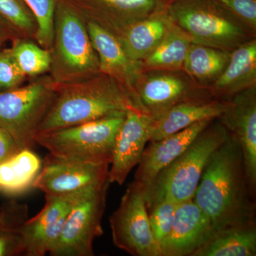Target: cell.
I'll return each instance as SVG.
<instances>
[{"label":"cell","mask_w":256,"mask_h":256,"mask_svg":"<svg viewBox=\"0 0 256 256\" xmlns=\"http://www.w3.org/2000/svg\"><path fill=\"white\" fill-rule=\"evenodd\" d=\"M84 18L111 33L166 8L169 0H67Z\"/></svg>","instance_id":"obj_16"},{"label":"cell","mask_w":256,"mask_h":256,"mask_svg":"<svg viewBox=\"0 0 256 256\" xmlns=\"http://www.w3.org/2000/svg\"><path fill=\"white\" fill-rule=\"evenodd\" d=\"M50 76L56 84L88 78L99 73V60L85 18L67 0H58L50 48Z\"/></svg>","instance_id":"obj_4"},{"label":"cell","mask_w":256,"mask_h":256,"mask_svg":"<svg viewBox=\"0 0 256 256\" xmlns=\"http://www.w3.org/2000/svg\"><path fill=\"white\" fill-rule=\"evenodd\" d=\"M42 162L31 150H23L0 164V192L20 194L32 188Z\"/></svg>","instance_id":"obj_23"},{"label":"cell","mask_w":256,"mask_h":256,"mask_svg":"<svg viewBox=\"0 0 256 256\" xmlns=\"http://www.w3.org/2000/svg\"><path fill=\"white\" fill-rule=\"evenodd\" d=\"M230 53L220 48L192 43L182 68L190 76L203 84L215 82L228 65Z\"/></svg>","instance_id":"obj_25"},{"label":"cell","mask_w":256,"mask_h":256,"mask_svg":"<svg viewBox=\"0 0 256 256\" xmlns=\"http://www.w3.org/2000/svg\"><path fill=\"white\" fill-rule=\"evenodd\" d=\"M15 38H18L16 34L0 16V40L5 42L8 40L13 41Z\"/></svg>","instance_id":"obj_35"},{"label":"cell","mask_w":256,"mask_h":256,"mask_svg":"<svg viewBox=\"0 0 256 256\" xmlns=\"http://www.w3.org/2000/svg\"><path fill=\"white\" fill-rule=\"evenodd\" d=\"M178 204L162 200L154 204L148 210L152 232L160 246L171 230Z\"/></svg>","instance_id":"obj_29"},{"label":"cell","mask_w":256,"mask_h":256,"mask_svg":"<svg viewBox=\"0 0 256 256\" xmlns=\"http://www.w3.org/2000/svg\"><path fill=\"white\" fill-rule=\"evenodd\" d=\"M140 80L134 94L141 110L156 120L173 106L185 102L212 100L200 94L190 82L174 74L151 75Z\"/></svg>","instance_id":"obj_14"},{"label":"cell","mask_w":256,"mask_h":256,"mask_svg":"<svg viewBox=\"0 0 256 256\" xmlns=\"http://www.w3.org/2000/svg\"><path fill=\"white\" fill-rule=\"evenodd\" d=\"M256 198L248 184L242 148L229 134L205 166L193 201L216 230L256 223Z\"/></svg>","instance_id":"obj_1"},{"label":"cell","mask_w":256,"mask_h":256,"mask_svg":"<svg viewBox=\"0 0 256 256\" xmlns=\"http://www.w3.org/2000/svg\"><path fill=\"white\" fill-rule=\"evenodd\" d=\"M252 30L256 28V0H215Z\"/></svg>","instance_id":"obj_31"},{"label":"cell","mask_w":256,"mask_h":256,"mask_svg":"<svg viewBox=\"0 0 256 256\" xmlns=\"http://www.w3.org/2000/svg\"><path fill=\"white\" fill-rule=\"evenodd\" d=\"M56 86L50 76H40L26 85L0 92V127L22 149L36 144L37 130L53 104Z\"/></svg>","instance_id":"obj_7"},{"label":"cell","mask_w":256,"mask_h":256,"mask_svg":"<svg viewBox=\"0 0 256 256\" xmlns=\"http://www.w3.org/2000/svg\"><path fill=\"white\" fill-rule=\"evenodd\" d=\"M108 164L65 161L48 154L32 188L54 196L79 193L108 181Z\"/></svg>","instance_id":"obj_11"},{"label":"cell","mask_w":256,"mask_h":256,"mask_svg":"<svg viewBox=\"0 0 256 256\" xmlns=\"http://www.w3.org/2000/svg\"><path fill=\"white\" fill-rule=\"evenodd\" d=\"M109 222L112 242L118 248L133 256H161L160 244L152 232L143 188L134 181Z\"/></svg>","instance_id":"obj_9"},{"label":"cell","mask_w":256,"mask_h":256,"mask_svg":"<svg viewBox=\"0 0 256 256\" xmlns=\"http://www.w3.org/2000/svg\"><path fill=\"white\" fill-rule=\"evenodd\" d=\"M25 78L10 48L0 50V92L20 86Z\"/></svg>","instance_id":"obj_30"},{"label":"cell","mask_w":256,"mask_h":256,"mask_svg":"<svg viewBox=\"0 0 256 256\" xmlns=\"http://www.w3.org/2000/svg\"><path fill=\"white\" fill-rule=\"evenodd\" d=\"M110 182L86 192L69 212L60 236L48 252L52 256H92L94 242L104 234L105 212Z\"/></svg>","instance_id":"obj_8"},{"label":"cell","mask_w":256,"mask_h":256,"mask_svg":"<svg viewBox=\"0 0 256 256\" xmlns=\"http://www.w3.org/2000/svg\"><path fill=\"white\" fill-rule=\"evenodd\" d=\"M228 136L220 118L213 120L143 191L146 210L162 200L176 204L193 200L208 160Z\"/></svg>","instance_id":"obj_3"},{"label":"cell","mask_w":256,"mask_h":256,"mask_svg":"<svg viewBox=\"0 0 256 256\" xmlns=\"http://www.w3.org/2000/svg\"><path fill=\"white\" fill-rule=\"evenodd\" d=\"M4 42L1 41V40H0V50H1V47H2V46L3 44H4Z\"/></svg>","instance_id":"obj_36"},{"label":"cell","mask_w":256,"mask_h":256,"mask_svg":"<svg viewBox=\"0 0 256 256\" xmlns=\"http://www.w3.org/2000/svg\"><path fill=\"white\" fill-rule=\"evenodd\" d=\"M192 43L188 34L173 24L162 41L143 60L142 69L172 70L182 68Z\"/></svg>","instance_id":"obj_24"},{"label":"cell","mask_w":256,"mask_h":256,"mask_svg":"<svg viewBox=\"0 0 256 256\" xmlns=\"http://www.w3.org/2000/svg\"><path fill=\"white\" fill-rule=\"evenodd\" d=\"M0 16L18 38L36 40V18L24 0H0Z\"/></svg>","instance_id":"obj_27"},{"label":"cell","mask_w":256,"mask_h":256,"mask_svg":"<svg viewBox=\"0 0 256 256\" xmlns=\"http://www.w3.org/2000/svg\"><path fill=\"white\" fill-rule=\"evenodd\" d=\"M89 190L62 196L45 194L46 202L41 212L18 228L22 254L28 256L48 254L60 236L72 206Z\"/></svg>","instance_id":"obj_10"},{"label":"cell","mask_w":256,"mask_h":256,"mask_svg":"<svg viewBox=\"0 0 256 256\" xmlns=\"http://www.w3.org/2000/svg\"><path fill=\"white\" fill-rule=\"evenodd\" d=\"M126 116H112L40 133L35 137V143L56 159L110 165L116 134Z\"/></svg>","instance_id":"obj_6"},{"label":"cell","mask_w":256,"mask_h":256,"mask_svg":"<svg viewBox=\"0 0 256 256\" xmlns=\"http://www.w3.org/2000/svg\"><path fill=\"white\" fill-rule=\"evenodd\" d=\"M166 12L192 43L232 52L252 40L250 28L215 0H169Z\"/></svg>","instance_id":"obj_5"},{"label":"cell","mask_w":256,"mask_h":256,"mask_svg":"<svg viewBox=\"0 0 256 256\" xmlns=\"http://www.w3.org/2000/svg\"><path fill=\"white\" fill-rule=\"evenodd\" d=\"M172 24L166 6L148 18L120 28L112 34L131 60L142 63L162 41Z\"/></svg>","instance_id":"obj_19"},{"label":"cell","mask_w":256,"mask_h":256,"mask_svg":"<svg viewBox=\"0 0 256 256\" xmlns=\"http://www.w3.org/2000/svg\"><path fill=\"white\" fill-rule=\"evenodd\" d=\"M131 110L142 111L134 96L112 77L99 72L77 82L57 84L54 100L36 134L122 116Z\"/></svg>","instance_id":"obj_2"},{"label":"cell","mask_w":256,"mask_h":256,"mask_svg":"<svg viewBox=\"0 0 256 256\" xmlns=\"http://www.w3.org/2000/svg\"><path fill=\"white\" fill-rule=\"evenodd\" d=\"M256 256V223L216 230L192 256Z\"/></svg>","instance_id":"obj_22"},{"label":"cell","mask_w":256,"mask_h":256,"mask_svg":"<svg viewBox=\"0 0 256 256\" xmlns=\"http://www.w3.org/2000/svg\"><path fill=\"white\" fill-rule=\"evenodd\" d=\"M26 215L24 206H12L8 214H0V233L16 230L26 220Z\"/></svg>","instance_id":"obj_32"},{"label":"cell","mask_w":256,"mask_h":256,"mask_svg":"<svg viewBox=\"0 0 256 256\" xmlns=\"http://www.w3.org/2000/svg\"><path fill=\"white\" fill-rule=\"evenodd\" d=\"M23 150L14 138L4 128L0 127V164Z\"/></svg>","instance_id":"obj_33"},{"label":"cell","mask_w":256,"mask_h":256,"mask_svg":"<svg viewBox=\"0 0 256 256\" xmlns=\"http://www.w3.org/2000/svg\"><path fill=\"white\" fill-rule=\"evenodd\" d=\"M256 42L242 44L230 53V60L220 78L214 84L216 95L234 96L256 86Z\"/></svg>","instance_id":"obj_21"},{"label":"cell","mask_w":256,"mask_h":256,"mask_svg":"<svg viewBox=\"0 0 256 256\" xmlns=\"http://www.w3.org/2000/svg\"><path fill=\"white\" fill-rule=\"evenodd\" d=\"M12 42L10 50L25 76L35 78L50 72L52 64L50 50L30 40L18 38Z\"/></svg>","instance_id":"obj_26"},{"label":"cell","mask_w":256,"mask_h":256,"mask_svg":"<svg viewBox=\"0 0 256 256\" xmlns=\"http://www.w3.org/2000/svg\"><path fill=\"white\" fill-rule=\"evenodd\" d=\"M227 102L228 100L194 101L173 106L154 120L150 142L168 137L200 121L218 118L225 110Z\"/></svg>","instance_id":"obj_20"},{"label":"cell","mask_w":256,"mask_h":256,"mask_svg":"<svg viewBox=\"0 0 256 256\" xmlns=\"http://www.w3.org/2000/svg\"><path fill=\"white\" fill-rule=\"evenodd\" d=\"M85 20L98 57L99 72L112 77L134 96V88L141 76L142 63L131 60L118 38L108 30L92 20Z\"/></svg>","instance_id":"obj_17"},{"label":"cell","mask_w":256,"mask_h":256,"mask_svg":"<svg viewBox=\"0 0 256 256\" xmlns=\"http://www.w3.org/2000/svg\"><path fill=\"white\" fill-rule=\"evenodd\" d=\"M218 118L242 148L248 184L256 196V86L232 96Z\"/></svg>","instance_id":"obj_12"},{"label":"cell","mask_w":256,"mask_h":256,"mask_svg":"<svg viewBox=\"0 0 256 256\" xmlns=\"http://www.w3.org/2000/svg\"><path fill=\"white\" fill-rule=\"evenodd\" d=\"M36 18L38 31L36 42L50 50L53 40L55 10L58 0H24Z\"/></svg>","instance_id":"obj_28"},{"label":"cell","mask_w":256,"mask_h":256,"mask_svg":"<svg viewBox=\"0 0 256 256\" xmlns=\"http://www.w3.org/2000/svg\"><path fill=\"white\" fill-rule=\"evenodd\" d=\"M214 230L210 217L193 200L178 204L171 230L160 244L161 256H192Z\"/></svg>","instance_id":"obj_15"},{"label":"cell","mask_w":256,"mask_h":256,"mask_svg":"<svg viewBox=\"0 0 256 256\" xmlns=\"http://www.w3.org/2000/svg\"><path fill=\"white\" fill-rule=\"evenodd\" d=\"M212 120L200 121L168 137L149 142L138 163L133 181L144 191L156 175L176 159Z\"/></svg>","instance_id":"obj_18"},{"label":"cell","mask_w":256,"mask_h":256,"mask_svg":"<svg viewBox=\"0 0 256 256\" xmlns=\"http://www.w3.org/2000/svg\"><path fill=\"white\" fill-rule=\"evenodd\" d=\"M20 254H22V248L18 229L0 233V256Z\"/></svg>","instance_id":"obj_34"},{"label":"cell","mask_w":256,"mask_h":256,"mask_svg":"<svg viewBox=\"0 0 256 256\" xmlns=\"http://www.w3.org/2000/svg\"><path fill=\"white\" fill-rule=\"evenodd\" d=\"M153 124L154 119L142 111L131 110L126 114L114 139L108 170L110 184H124L133 168L137 166L150 140Z\"/></svg>","instance_id":"obj_13"}]
</instances>
